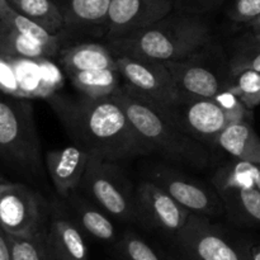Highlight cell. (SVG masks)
<instances>
[{
	"label": "cell",
	"instance_id": "obj_21",
	"mask_svg": "<svg viewBox=\"0 0 260 260\" xmlns=\"http://www.w3.org/2000/svg\"><path fill=\"white\" fill-rule=\"evenodd\" d=\"M68 76L76 90L90 98L114 95L121 86L119 85L121 75L116 69L79 71Z\"/></svg>",
	"mask_w": 260,
	"mask_h": 260
},
{
	"label": "cell",
	"instance_id": "obj_9",
	"mask_svg": "<svg viewBox=\"0 0 260 260\" xmlns=\"http://www.w3.org/2000/svg\"><path fill=\"white\" fill-rule=\"evenodd\" d=\"M178 127L206 145H216L218 135L229 126L225 112L212 98L180 94L160 106Z\"/></svg>",
	"mask_w": 260,
	"mask_h": 260
},
{
	"label": "cell",
	"instance_id": "obj_39",
	"mask_svg": "<svg viewBox=\"0 0 260 260\" xmlns=\"http://www.w3.org/2000/svg\"><path fill=\"white\" fill-rule=\"evenodd\" d=\"M164 260H179V259H175V258H170V256H162Z\"/></svg>",
	"mask_w": 260,
	"mask_h": 260
},
{
	"label": "cell",
	"instance_id": "obj_18",
	"mask_svg": "<svg viewBox=\"0 0 260 260\" xmlns=\"http://www.w3.org/2000/svg\"><path fill=\"white\" fill-rule=\"evenodd\" d=\"M60 63L68 75L79 71L116 69V56L99 43H81L65 48L60 53Z\"/></svg>",
	"mask_w": 260,
	"mask_h": 260
},
{
	"label": "cell",
	"instance_id": "obj_16",
	"mask_svg": "<svg viewBox=\"0 0 260 260\" xmlns=\"http://www.w3.org/2000/svg\"><path fill=\"white\" fill-rule=\"evenodd\" d=\"M47 239L53 255L60 260H88L89 250L76 223L58 205L50 206Z\"/></svg>",
	"mask_w": 260,
	"mask_h": 260
},
{
	"label": "cell",
	"instance_id": "obj_20",
	"mask_svg": "<svg viewBox=\"0 0 260 260\" xmlns=\"http://www.w3.org/2000/svg\"><path fill=\"white\" fill-rule=\"evenodd\" d=\"M66 201L70 203L79 225L86 234L93 236L96 240L107 241V243L114 241L116 229L113 222L99 206L79 196L76 190L71 193Z\"/></svg>",
	"mask_w": 260,
	"mask_h": 260
},
{
	"label": "cell",
	"instance_id": "obj_15",
	"mask_svg": "<svg viewBox=\"0 0 260 260\" xmlns=\"http://www.w3.org/2000/svg\"><path fill=\"white\" fill-rule=\"evenodd\" d=\"M194 57L196 55L184 60L165 62L180 94L213 98L228 88L229 84L223 83L213 69L203 65Z\"/></svg>",
	"mask_w": 260,
	"mask_h": 260
},
{
	"label": "cell",
	"instance_id": "obj_33",
	"mask_svg": "<svg viewBox=\"0 0 260 260\" xmlns=\"http://www.w3.org/2000/svg\"><path fill=\"white\" fill-rule=\"evenodd\" d=\"M185 9L188 10H205L208 7H212L216 0H178Z\"/></svg>",
	"mask_w": 260,
	"mask_h": 260
},
{
	"label": "cell",
	"instance_id": "obj_2",
	"mask_svg": "<svg viewBox=\"0 0 260 260\" xmlns=\"http://www.w3.org/2000/svg\"><path fill=\"white\" fill-rule=\"evenodd\" d=\"M114 95L152 152L157 151L173 161L201 169L211 164L212 154L206 144L182 131L159 104L127 84L119 86Z\"/></svg>",
	"mask_w": 260,
	"mask_h": 260
},
{
	"label": "cell",
	"instance_id": "obj_23",
	"mask_svg": "<svg viewBox=\"0 0 260 260\" xmlns=\"http://www.w3.org/2000/svg\"><path fill=\"white\" fill-rule=\"evenodd\" d=\"M111 0H66L62 9L65 27L106 24Z\"/></svg>",
	"mask_w": 260,
	"mask_h": 260
},
{
	"label": "cell",
	"instance_id": "obj_37",
	"mask_svg": "<svg viewBox=\"0 0 260 260\" xmlns=\"http://www.w3.org/2000/svg\"><path fill=\"white\" fill-rule=\"evenodd\" d=\"M12 5L9 4V0H0V12H4V10L9 9Z\"/></svg>",
	"mask_w": 260,
	"mask_h": 260
},
{
	"label": "cell",
	"instance_id": "obj_12",
	"mask_svg": "<svg viewBox=\"0 0 260 260\" xmlns=\"http://www.w3.org/2000/svg\"><path fill=\"white\" fill-rule=\"evenodd\" d=\"M139 221L175 236L187 223L190 212L151 180L136 188Z\"/></svg>",
	"mask_w": 260,
	"mask_h": 260
},
{
	"label": "cell",
	"instance_id": "obj_27",
	"mask_svg": "<svg viewBox=\"0 0 260 260\" xmlns=\"http://www.w3.org/2000/svg\"><path fill=\"white\" fill-rule=\"evenodd\" d=\"M240 98L249 109L260 104V73L255 70H244L236 74L235 81L228 86Z\"/></svg>",
	"mask_w": 260,
	"mask_h": 260
},
{
	"label": "cell",
	"instance_id": "obj_34",
	"mask_svg": "<svg viewBox=\"0 0 260 260\" xmlns=\"http://www.w3.org/2000/svg\"><path fill=\"white\" fill-rule=\"evenodd\" d=\"M245 249L248 260H260V245L249 244V245H245Z\"/></svg>",
	"mask_w": 260,
	"mask_h": 260
},
{
	"label": "cell",
	"instance_id": "obj_22",
	"mask_svg": "<svg viewBox=\"0 0 260 260\" xmlns=\"http://www.w3.org/2000/svg\"><path fill=\"white\" fill-rule=\"evenodd\" d=\"M0 53L12 57L24 58H51L55 56L50 50L28 38L2 18H0Z\"/></svg>",
	"mask_w": 260,
	"mask_h": 260
},
{
	"label": "cell",
	"instance_id": "obj_14",
	"mask_svg": "<svg viewBox=\"0 0 260 260\" xmlns=\"http://www.w3.org/2000/svg\"><path fill=\"white\" fill-rule=\"evenodd\" d=\"M89 159L90 155L78 145L46 152V168L61 197L66 200L80 187Z\"/></svg>",
	"mask_w": 260,
	"mask_h": 260
},
{
	"label": "cell",
	"instance_id": "obj_30",
	"mask_svg": "<svg viewBox=\"0 0 260 260\" xmlns=\"http://www.w3.org/2000/svg\"><path fill=\"white\" fill-rule=\"evenodd\" d=\"M244 70L260 73V45L240 41V45L230 60V71L235 76Z\"/></svg>",
	"mask_w": 260,
	"mask_h": 260
},
{
	"label": "cell",
	"instance_id": "obj_17",
	"mask_svg": "<svg viewBox=\"0 0 260 260\" xmlns=\"http://www.w3.org/2000/svg\"><path fill=\"white\" fill-rule=\"evenodd\" d=\"M212 184L231 218L240 223L260 225V189L256 185L236 184L216 177Z\"/></svg>",
	"mask_w": 260,
	"mask_h": 260
},
{
	"label": "cell",
	"instance_id": "obj_3",
	"mask_svg": "<svg viewBox=\"0 0 260 260\" xmlns=\"http://www.w3.org/2000/svg\"><path fill=\"white\" fill-rule=\"evenodd\" d=\"M211 41L205 22L189 15H168L150 27L111 41L116 56L146 60L179 61L200 53Z\"/></svg>",
	"mask_w": 260,
	"mask_h": 260
},
{
	"label": "cell",
	"instance_id": "obj_4",
	"mask_svg": "<svg viewBox=\"0 0 260 260\" xmlns=\"http://www.w3.org/2000/svg\"><path fill=\"white\" fill-rule=\"evenodd\" d=\"M41 150L29 99L0 90V159L27 175H42Z\"/></svg>",
	"mask_w": 260,
	"mask_h": 260
},
{
	"label": "cell",
	"instance_id": "obj_13",
	"mask_svg": "<svg viewBox=\"0 0 260 260\" xmlns=\"http://www.w3.org/2000/svg\"><path fill=\"white\" fill-rule=\"evenodd\" d=\"M172 0H111L107 35L118 40L150 27L172 13Z\"/></svg>",
	"mask_w": 260,
	"mask_h": 260
},
{
	"label": "cell",
	"instance_id": "obj_35",
	"mask_svg": "<svg viewBox=\"0 0 260 260\" xmlns=\"http://www.w3.org/2000/svg\"><path fill=\"white\" fill-rule=\"evenodd\" d=\"M248 24L249 28H250V32L249 33H251V35H258V33H260V14L255 18V19L249 22Z\"/></svg>",
	"mask_w": 260,
	"mask_h": 260
},
{
	"label": "cell",
	"instance_id": "obj_41",
	"mask_svg": "<svg viewBox=\"0 0 260 260\" xmlns=\"http://www.w3.org/2000/svg\"><path fill=\"white\" fill-rule=\"evenodd\" d=\"M50 250H51V249H50ZM51 255H52V260H60V259H57V258H56L55 255H53V254H52V251H51Z\"/></svg>",
	"mask_w": 260,
	"mask_h": 260
},
{
	"label": "cell",
	"instance_id": "obj_32",
	"mask_svg": "<svg viewBox=\"0 0 260 260\" xmlns=\"http://www.w3.org/2000/svg\"><path fill=\"white\" fill-rule=\"evenodd\" d=\"M0 260H13L8 234L0 226Z\"/></svg>",
	"mask_w": 260,
	"mask_h": 260
},
{
	"label": "cell",
	"instance_id": "obj_42",
	"mask_svg": "<svg viewBox=\"0 0 260 260\" xmlns=\"http://www.w3.org/2000/svg\"><path fill=\"white\" fill-rule=\"evenodd\" d=\"M2 180H3V179H2V178H0V182H2Z\"/></svg>",
	"mask_w": 260,
	"mask_h": 260
},
{
	"label": "cell",
	"instance_id": "obj_11",
	"mask_svg": "<svg viewBox=\"0 0 260 260\" xmlns=\"http://www.w3.org/2000/svg\"><path fill=\"white\" fill-rule=\"evenodd\" d=\"M150 180L167 190L178 203L190 213L217 216L225 212V205L218 193L168 167H156L150 172Z\"/></svg>",
	"mask_w": 260,
	"mask_h": 260
},
{
	"label": "cell",
	"instance_id": "obj_7",
	"mask_svg": "<svg viewBox=\"0 0 260 260\" xmlns=\"http://www.w3.org/2000/svg\"><path fill=\"white\" fill-rule=\"evenodd\" d=\"M50 206L37 190L20 183L0 182V226L9 235L30 236L46 230Z\"/></svg>",
	"mask_w": 260,
	"mask_h": 260
},
{
	"label": "cell",
	"instance_id": "obj_36",
	"mask_svg": "<svg viewBox=\"0 0 260 260\" xmlns=\"http://www.w3.org/2000/svg\"><path fill=\"white\" fill-rule=\"evenodd\" d=\"M241 41H244V42L254 43V45H260V33H258V35H251V33H248L246 36H244Z\"/></svg>",
	"mask_w": 260,
	"mask_h": 260
},
{
	"label": "cell",
	"instance_id": "obj_31",
	"mask_svg": "<svg viewBox=\"0 0 260 260\" xmlns=\"http://www.w3.org/2000/svg\"><path fill=\"white\" fill-rule=\"evenodd\" d=\"M260 14V0H234L229 17L234 22L249 23Z\"/></svg>",
	"mask_w": 260,
	"mask_h": 260
},
{
	"label": "cell",
	"instance_id": "obj_10",
	"mask_svg": "<svg viewBox=\"0 0 260 260\" xmlns=\"http://www.w3.org/2000/svg\"><path fill=\"white\" fill-rule=\"evenodd\" d=\"M116 65L124 84L159 106H167L179 95L165 62L118 55L116 56Z\"/></svg>",
	"mask_w": 260,
	"mask_h": 260
},
{
	"label": "cell",
	"instance_id": "obj_28",
	"mask_svg": "<svg viewBox=\"0 0 260 260\" xmlns=\"http://www.w3.org/2000/svg\"><path fill=\"white\" fill-rule=\"evenodd\" d=\"M122 260H164L149 244L134 233H126L117 245Z\"/></svg>",
	"mask_w": 260,
	"mask_h": 260
},
{
	"label": "cell",
	"instance_id": "obj_38",
	"mask_svg": "<svg viewBox=\"0 0 260 260\" xmlns=\"http://www.w3.org/2000/svg\"><path fill=\"white\" fill-rule=\"evenodd\" d=\"M256 187L260 189V169H259V175H258V180H256Z\"/></svg>",
	"mask_w": 260,
	"mask_h": 260
},
{
	"label": "cell",
	"instance_id": "obj_19",
	"mask_svg": "<svg viewBox=\"0 0 260 260\" xmlns=\"http://www.w3.org/2000/svg\"><path fill=\"white\" fill-rule=\"evenodd\" d=\"M216 145L235 159L260 165V137L249 122L229 124L218 135Z\"/></svg>",
	"mask_w": 260,
	"mask_h": 260
},
{
	"label": "cell",
	"instance_id": "obj_1",
	"mask_svg": "<svg viewBox=\"0 0 260 260\" xmlns=\"http://www.w3.org/2000/svg\"><path fill=\"white\" fill-rule=\"evenodd\" d=\"M47 101L71 139L90 156L119 162L152 152L116 95L70 98L55 94Z\"/></svg>",
	"mask_w": 260,
	"mask_h": 260
},
{
	"label": "cell",
	"instance_id": "obj_8",
	"mask_svg": "<svg viewBox=\"0 0 260 260\" xmlns=\"http://www.w3.org/2000/svg\"><path fill=\"white\" fill-rule=\"evenodd\" d=\"M182 254L197 260H248L245 245L229 240L207 216L190 213L184 228L174 236Z\"/></svg>",
	"mask_w": 260,
	"mask_h": 260
},
{
	"label": "cell",
	"instance_id": "obj_26",
	"mask_svg": "<svg viewBox=\"0 0 260 260\" xmlns=\"http://www.w3.org/2000/svg\"><path fill=\"white\" fill-rule=\"evenodd\" d=\"M13 260H52L47 239V229L30 236L9 235Z\"/></svg>",
	"mask_w": 260,
	"mask_h": 260
},
{
	"label": "cell",
	"instance_id": "obj_29",
	"mask_svg": "<svg viewBox=\"0 0 260 260\" xmlns=\"http://www.w3.org/2000/svg\"><path fill=\"white\" fill-rule=\"evenodd\" d=\"M212 99L225 112L229 124L239 123V122H249L248 118L250 117L251 109H249L240 101V98L229 88L221 90Z\"/></svg>",
	"mask_w": 260,
	"mask_h": 260
},
{
	"label": "cell",
	"instance_id": "obj_24",
	"mask_svg": "<svg viewBox=\"0 0 260 260\" xmlns=\"http://www.w3.org/2000/svg\"><path fill=\"white\" fill-rule=\"evenodd\" d=\"M13 9L40 24L52 35H58L65 27L62 9L52 0H9Z\"/></svg>",
	"mask_w": 260,
	"mask_h": 260
},
{
	"label": "cell",
	"instance_id": "obj_6",
	"mask_svg": "<svg viewBox=\"0 0 260 260\" xmlns=\"http://www.w3.org/2000/svg\"><path fill=\"white\" fill-rule=\"evenodd\" d=\"M63 84L50 58L12 57L0 53V90L24 99H50Z\"/></svg>",
	"mask_w": 260,
	"mask_h": 260
},
{
	"label": "cell",
	"instance_id": "obj_25",
	"mask_svg": "<svg viewBox=\"0 0 260 260\" xmlns=\"http://www.w3.org/2000/svg\"><path fill=\"white\" fill-rule=\"evenodd\" d=\"M0 18L12 24L15 29L27 36L28 38L50 50L53 55L57 53L58 47H60V35H52L43 27H41L40 24L30 20L29 18L24 17L17 10L13 9V7L4 10V12H0Z\"/></svg>",
	"mask_w": 260,
	"mask_h": 260
},
{
	"label": "cell",
	"instance_id": "obj_40",
	"mask_svg": "<svg viewBox=\"0 0 260 260\" xmlns=\"http://www.w3.org/2000/svg\"><path fill=\"white\" fill-rule=\"evenodd\" d=\"M182 260H197V259H193V258H188V256H184L183 255V259Z\"/></svg>",
	"mask_w": 260,
	"mask_h": 260
},
{
	"label": "cell",
	"instance_id": "obj_5",
	"mask_svg": "<svg viewBox=\"0 0 260 260\" xmlns=\"http://www.w3.org/2000/svg\"><path fill=\"white\" fill-rule=\"evenodd\" d=\"M80 187L107 215L123 222L139 221L136 189L117 162L90 156Z\"/></svg>",
	"mask_w": 260,
	"mask_h": 260
}]
</instances>
